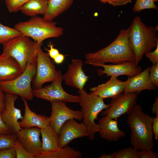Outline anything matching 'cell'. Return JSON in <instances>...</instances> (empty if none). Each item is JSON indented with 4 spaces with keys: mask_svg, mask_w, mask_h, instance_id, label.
I'll return each instance as SVG.
<instances>
[{
    "mask_svg": "<svg viewBox=\"0 0 158 158\" xmlns=\"http://www.w3.org/2000/svg\"><path fill=\"white\" fill-rule=\"evenodd\" d=\"M137 95L136 92L121 93L112 98L110 106L102 112L101 115H106L117 120L122 115L126 114L128 115L136 104Z\"/></svg>",
    "mask_w": 158,
    "mask_h": 158,
    "instance_id": "cell-10",
    "label": "cell"
},
{
    "mask_svg": "<svg viewBox=\"0 0 158 158\" xmlns=\"http://www.w3.org/2000/svg\"><path fill=\"white\" fill-rule=\"evenodd\" d=\"M74 0H49L46 11L43 18L47 21H53L68 10Z\"/></svg>",
    "mask_w": 158,
    "mask_h": 158,
    "instance_id": "cell-22",
    "label": "cell"
},
{
    "mask_svg": "<svg viewBox=\"0 0 158 158\" xmlns=\"http://www.w3.org/2000/svg\"><path fill=\"white\" fill-rule=\"evenodd\" d=\"M16 158V154L14 148L0 150V158Z\"/></svg>",
    "mask_w": 158,
    "mask_h": 158,
    "instance_id": "cell-33",
    "label": "cell"
},
{
    "mask_svg": "<svg viewBox=\"0 0 158 158\" xmlns=\"http://www.w3.org/2000/svg\"><path fill=\"white\" fill-rule=\"evenodd\" d=\"M17 139L28 152L34 156L41 152L40 129L37 127L23 128L16 133Z\"/></svg>",
    "mask_w": 158,
    "mask_h": 158,
    "instance_id": "cell-14",
    "label": "cell"
},
{
    "mask_svg": "<svg viewBox=\"0 0 158 158\" xmlns=\"http://www.w3.org/2000/svg\"><path fill=\"white\" fill-rule=\"evenodd\" d=\"M48 46L50 47V49H46V50L48 51V54L49 57L53 59L59 53V51L57 49L54 47V45L50 42Z\"/></svg>",
    "mask_w": 158,
    "mask_h": 158,
    "instance_id": "cell-38",
    "label": "cell"
},
{
    "mask_svg": "<svg viewBox=\"0 0 158 158\" xmlns=\"http://www.w3.org/2000/svg\"><path fill=\"white\" fill-rule=\"evenodd\" d=\"M152 128L154 137L155 139L157 140L158 139V115H156L155 117H153Z\"/></svg>",
    "mask_w": 158,
    "mask_h": 158,
    "instance_id": "cell-37",
    "label": "cell"
},
{
    "mask_svg": "<svg viewBox=\"0 0 158 158\" xmlns=\"http://www.w3.org/2000/svg\"><path fill=\"white\" fill-rule=\"evenodd\" d=\"M65 58L64 55L59 53L54 59L55 62L57 64H60L63 61Z\"/></svg>",
    "mask_w": 158,
    "mask_h": 158,
    "instance_id": "cell-42",
    "label": "cell"
},
{
    "mask_svg": "<svg viewBox=\"0 0 158 158\" xmlns=\"http://www.w3.org/2000/svg\"><path fill=\"white\" fill-rule=\"evenodd\" d=\"M17 140L16 134H0V150L14 148Z\"/></svg>",
    "mask_w": 158,
    "mask_h": 158,
    "instance_id": "cell-27",
    "label": "cell"
},
{
    "mask_svg": "<svg viewBox=\"0 0 158 158\" xmlns=\"http://www.w3.org/2000/svg\"><path fill=\"white\" fill-rule=\"evenodd\" d=\"M126 122L130 130L132 146L138 150H152L154 146L153 117L136 104L128 115Z\"/></svg>",
    "mask_w": 158,
    "mask_h": 158,
    "instance_id": "cell-2",
    "label": "cell"
},
{
    "mask_svg": "<svg viewBox=\"0 0 158 158\" xmlns=\"http://www.w3.org/2000/svg\"><path fill=\"white\" fill-rule=\"evenodd\" d=\"M115 158H139L138 150L130 147L115 152Z\"/></svg>",
    "mask_w": 158,
    "mask_h": 158,
    "instance_id": "cell-29",
    "label": "cell"
},
{
    "mask_svg": "<svg viewBox=\"0 0 158 158\" xmlns=\"http://www.w3.org/2000/svg\"><path fill=\"white\" fill-rule=\"evenodd\" d=\"M128 41L138 65L144 55L150 52L158 45V37L155 27L146 25L139 16L130 25Z\"/></svg>",
    "mask_w": 158,
    "mask_h": 158,
    "instance_id": "cell-3",
    "label": "cell"
},
{
    "mask_svg": "<svg viewBox=\"0 0 158 158\" xmlns=\"http://www.w3.org/2000/svg\"><path fill=\"white\" fill-rule=\"evenodd\" d=\"M11 132L6 125L4 122L0 112V134H8Z\"/></svg>",
    "mask_w": 158,
    "mask_h": 158,
    "instance_id": "cell-39",
    "label": "cell"
},
{
    "mask_svg": "<svg viewBox=\"0 0 158 158\" xmlns=\"http://www.w3.org/2000/svg\"><path fill=\"white\" fill-rule=\"evenodd\" d=\"M145 55L152 65L158 63V45L154 51L146 53Z\"/></svg>",
    "mask_w": 158,
    "mask_h": 158,
    "instance_id": "cell-35",
    "label": "cell"
},
{
    "mask_svg": "<svg viewBox=\"0 0 158 158\" xmlns=\"http://www.w3.org/2000/svg\"><path fill=\"white\" fill-rule=\"evenodd\" d=\"M139 158H157L156 153L152 150H138Z\"/></svg>",
    "mask_w": 158,
    "mask_h": 158,
    "instance_id": "cell-34",
    "label": "cell"
},
{
    "mask_svg": "<svg viewBox=\"0 0 158 158\" xmlns=\"http://www.w3.org/2000/svg\"><path fill=\"white\" fill-rule=\"evenodd\" d=\"M29 0H5L6 7L10 13L17 12Z\"/></svg>",
    "mask_w": 158,
    "mask_h": 158,
    "instance_id": "cell-30",
    "label": "cell"
},
{
    "mask_svg": "<svg viewBox=\"0 0 158 158\" xmlns=\"http://www.w3.org/2000/svg\"><path fill=\"white\" fill-rule=\"evenodd\" d=\"M23 71L14 58L2 54L0 55V81L13 80Z\"/></svg>",
    "mask_w": 158,
    "mask_h": 158,
    "instance_id": "cell-20",
    "label": "cell"
},
{
    "mask_svg": "<svg viewBox=\"0 0 158 158\" xmlns=\"http://www.w3.org/2000/svg\"><path fill=\"white\" fill-rule=\"evenodd\" d=\"M150 67H148L133 77H128L127 84L123 91L124 94L136 92L138 94L145 90H155L157 87L151 83L150 80Z\"/></svg>",
    "mask_w": 158,
    "mask_h": 158,
    "instance_id": "cell-16",
    "label": "cell"
},
{
    "mask_svg": "<svg viewBox=\"0 0 158 158\" xmlns=\"http://www.w3.org/2000/svg\"><path fill=\"white\" fill-rule=\"evenodd\" d=\"M68 66L67 71L63 75V80L67 85L81 90L88 80L89 76L85 74L83 69L82 60L73 59Z\"/></svg>",
    "mask_w": 158,
    "mask_h": 158,
    "instance_id": "cell-15",
    "label": "cell"
},
{
    "mask_svg": "<svg viewBox=\"0 0 158 158\" xmlns=\"http://www.w3.org/2000/svg\"><path fill=\"white\" fill-rule=\"evenodd\" d=\"M115 152L111 154H107L102 153L99 157V158H115Z\"/></svg>",
    "mask_w": 158,
    "mask_h": 158,
    "instance_id": "cell-43",
    "label": "cell"
},
{
    "mask_svg": "<svg viewBox=\"0 0 158 158\" xmlns=\"http://www.w3.org/2000/svg\"><path fill=\"white\" fill-rule=\"evenodd\" d=\"M117 77H111L110 79L106 83L90 88L91 92L103 99L112 98L122 93L124 91L127 80L123 81Z\"/></svg>",
    "mask_w": 158,
    "mask_h": 158,
    "instance_id": "cell-18",
    "label": "cell"
},
{
    "mask_svg": "<svg viewBox=\"0 0 158 158\" xmlns=\"http://www.w3.org/2000/svg\"><path fill=\"white\" fill-rule=\"evenodd\" d=\"M42 137V152H50L59 149L58 135L51 126L49 125L40 129Z\"/></svg>",
    "mask_w": 158,
    "mask_h": 158,
    "instance_id": "cell-23",
    "label": "cell"
},
{
    "mask_svg": "<svg viewBox=\"0 0 158 158\" xmlns=\"http://www.w3.org/2000/svg\"><path fill=\"white\" fill-rule=\"evenodd\" d=\"M150 80L151 83L155 87L158 86V63L153 64L150 70Z\"/></svg>",
    "mask_w": 158,
    "mask_h": 158,
    "instance_id": "cell-32",
    "label": "cell"
},
{
    "mask_svg": "<svg viewBox=\"0 0 158 158\" xmlns=\"http://www.w3.org/2000/svg\"><path fill=\"white\" fill-rule=\"evenodd\" d=\"M5 109V94L0 86V112H3Z\"/></svg>",
    "mask_w": 158,
    "mask_h": 158,
    "instance_id": "cell-40",
    "label": "cell"
},
{
    "mask_svg": "<svg viewBox=\"0 0 158 158\" xmlns=\"http://www.w3.org/2000/svg\"><path fill=\"white\" fill-rule=\"evenodd\" d=\"M35 158H80L82 157L81 152L67 145L60 147L56 150L50 152H42Z\"/></svg>",
    "mask_w": 158,
    "mask_h": 158,
    "instance_id": "cell-24",
    "label": "cell"
},
{
    "mask_svg": "<svg viewBox=\"0 0 158 158\" xmlns=\"http://www.w3.org/2000/svg\"><path fill=\"white\" fill-rule=\"evenodd\" d=\"M25 107V113L23 118L19 124L21 128H27L37 127L40 129L50 125L49 117L37 114L29 108L26 99L21 98Z\"/></svg>",
    "mask_w": 158,
    "mask_h": 158,
    "instance_id": "cell-21",
    "label": "cell"
},
{
    "mask_svg": "<svg viewBox=\"0 0 158 158\" xmlns=\"http://www.w3.org/2000/svg\"><path fill=\"white\" fill-rule=\"evenodd\" d=\"M50 57L48 53L40 48L37 54L36 72L33 81L34 89L42 87L45 83L53 82L57 78L59 71Z\"/></svg>",
    "mask_w": 158,
    "mask_h": 158,
    "instance_id": "cell-9",
    "label": "cell"
},
{
    "mask_svg": "<svg viewBox=\"0 0 158 158\" xmlns=\"http://www.w3.org/2000/svg\"><path fill=\"white\" fill-rule=\"evenodd\" d=\"M14 148L16 154V158H35L34 156L26 150L18 140L16 142Z\"/></svg>",
    "mask_w": 158,
    "mask_h": 158,
    "instance_id": "cell-31",
    "label": "cell"
},
{
    "mask_svg": "<svg viewBox=\"0 0 158 158\" xmlns=\"http://www.w3.org/2000/svg\"><path fill=\"white\" fill-rule=\"evenodd\" d=\"M58 71L57 78L51 84L44 87L34 89L32 90L34 96L50 102L59 101L78 103L80 101L79 96L69 94L63 89L62 85L63 80V75L60 70Z\"/></svg>",
    "mask_w": 158,
    "mask_h": 158,
    "instance_id": "cell-8",
    "label": "cell"
},
{
    "mask_svg": "<svg viewBox=\"0 0 158 158\" xmlns=\"http://www.w3.org/2000/svg\"><path fill=\"white\" fill-rule=\"evenodd\" d=\"M22 34L15 29L5 26L0 22V44H3Z\"/></svg>",
    "mask_w": 158,
    "mask_h": 158,
    "instance_id": "cell-26",
    "label": "cell"
},
{
    "mask_svg": "<svg viewBox=\"0 0 158 158\" xmlns=\"http://www.w3.org/2000/svg\"><path fill=\"white\" fill-rule=\"evenodd\" d=\"M18 98L17 95L6 93L5 94V109L1 113L3 120L9 129L11 133L16 134L21 128L18 120L22 119L23 116L21 110L15 106V102Z\"/></svg>",
    "mask_w": 158,
    "mask_h": 158,
    "instance_id": "cell-12",
    "label": "cell"
},
{
    "mask_svg": "<svg viewBox=\"0 0 158 158\" xmlns=\"http://www.w3.org/2000/svg\"><path fill=\"white\" fill-rule=\"evenodd\" d=\"M14 28L39 44L42 43L45 39L58 37L63 34V29L57 26L56 22L47 21L36 16L31 17L28 20L17 23Z\"/></svg>",
    "mask_w": 158,
    "mask_h": 158,
    "instance_id": "cell-5",
    "label": "cell"
},
{
    "mask_svg": "<svg viewBox=\"0 0 158 158\" xmlns=\"http://www.w3.org/2000/svg\"><path fill=\"white\" fill-rule=\"evenodd\" d=\"M37 56L27 63L25 70L19 76L10 80L0 81V86L6 93L14 94L30 100L34 95L31 82L37 70Z\"/></svg>",
    "mask_w": 158,
    "mask_h": 158,
    "instance_id": "cell-7",
    "label": "cell"
},
{
    "mask_svg": "<svg viewBox=\"0 0 158 158\" xmlns=\"http://www.w3.org/2000/svg\"><path fill=\"white\" fill-rule=\"evenodd\" d=\"M154 0H136L133 8L135 12H140L142 10L147 9H158Z\"/></svg>",
    "mask_w": 158,
    "mask_h": 158,
    "instance_id": "cell-28",
    "label": "cell"
},
{
    "mask_svg": "<svg viewBox=\"0 0 158 158\" xmlns=\"http://www.w3.org/2000/svg\"><path fill=\"white\" fill-rule=\"evenodd\" d=\"M152 112L158 115V97H157L155 99L153 106L151 108Z\"/></svg>",
    "mask_w": 158,
    "mask_h": 158,
    "instance_id": "cell-41",
    "label": "cell"
},
{
    "mask_svg": "<svg viewBox=\"0 0 158 158\" xmlns=\"http://www.w3.org/2000/svg\"><path fill=\"white\" fill-rule=\"evenodd\" d=\"M154 2L156 1H158V0H154Z\"/></svg>",
    "mask_w": 158,
    "mask_h": 158,
    "instance_id": "cell-45",
    "label": "cell"
},
{
    "mask_svg": "<svg viewBox=\"0 0 158 158\" xmlns=\"http://www.w3.org/2000/svg\"><path fill=\"white\" fill-rule=\"evenodd\" d=\"M103 4H105L107 3V0H99Z\"/></svg>",
    "mask_w": 158,
    "mask_h": 158,
    "instance_id": "cell-44",
    "label": "cell"
},
{
    "mask_svg": "<svg viewBox=\"0 0 158 158\" xmlns=\"http://www.w3.org/2000/svg\"><path fill=\"white\" fill-rule=\"evenodd\" d=\"M80 101L78 103L81 107L83 116V122L86 126L90 140H94L95 134L100 130V125L96 124L95 120L99 114L107 109L109 104H105L104 99L92 92L88 93L84 89L78 90Z\"/></svg>",
    "mask_w": 158,
    "mask_h": 158,
    "instance_id": "cell-4",
    "label": "cell"
},
{
    "mask_svg": "<svg viewBox=\"0 0 158 158\" xmlns=\"http://www.w3.org/2000/svg\"><path fill=\"white\" fill-rule=\"evenodd\" d=\"M1 54L14 58L24 71L28 62L37 56L42 45L23 35L17 36L2 44Z\"/></svg>",
    "mask_w": 158,
    "mask_h": 158,
    "instance_id": "cell-6",
    "label": "cell"
},
{
    "mask_svg": "<svg viewBox=\"0 0 158 158\" xmlns=\"http://www.w3.org/2000/svg\"><path fill=\"white\" fill-rule=\"evenodd\" d=\"M104 69L100 70V73L106 74V77L114 76L116 77L121 75H126L132 77L141 72L142 68L135 63L131 61L125 62L118 64L106 65L101 64Z\"/></svg>",
    "mask_w": 158,
    "mask_h": 158,
    "instance_id": "cell-17",
    "label": "cell"
},
{
    "mask_svg": "<svg viewBox=\"0 0 158 158\" xmlns=\"http://www.w3.org/2000/svg\"><path fill=\"white\" fill-rule=\"evenodd\" d=\"M51 112L49 117L50 125L58 135L60 129L67 121L72 119L81 121L83 119L81 110H73L68 107L66 102L61 101L50 102Z\"/></svg>",
    "mask_w": 158,
    "mask_h": 158,
    "instance_id": "cell-11",
    "label": "cell"
},
{
    "mask_svg": "<svg viewBox=\"0 0 158 158\" xmlns=\"http://www.w3.org/2000/svg\"><path fill=\"white\" fill-rule=\"evenodd\" d=\"M98 122L100 127L99 132L100 137L109 142L118 141L125 136V132L119 128L117 120L105 115L99 119Z\"/></svg>",
    "mask_w": 158,
    "mask_h": 158,
    "instance_id": "cell-19",
    "label": "cell"
},
{
    "mask_svg": "<svg viewBox=\"0 0 158 158\" xmlns=\"http://www.w3.org/2000/svg\"><path fill=\"white\" fill-rule=\"evenodd\" d=\"M87 128L82 122H77L74 119L65 122L61 127L58 134L59 146L63 147L73 140L88 136Z\"/></svg>",
    "mask_w": 158,
    "mask_h": 158,
    "instance_id": "cell-13",
    "label": "cell"
},
{
    "mask_svg": "<svg viewBox=\"0 0 158 158\" xmlns=\"http://www.w3.org/2000/svg\"><path fill=\"white\" fill-rule=\"evenodd\" d=\"M48 0H29L21 8L22 13L31 17L44 15L48 6Z\"/></svg>",
    "mask_w": 158,
    "mask_h": 158,
    "instance_id": "cell-25",
    "label": "cell"
},
{
    "mask_svg": "<svg viewBox=\"0 0 158 158\" xmlns=\"http://www.w3.org/2000/svg\"><path fill=\"white\" fill-rule=\"evenodd\" d=\"M130 28V25L127 29H121L116 39L105 48L86 54L85 63L99 66L107 63L118 64L131 61L135 63V56L128 41Z\"/></svg>",
    "mask_w": 158,
    "mask_h": 158,
    "instance_id": "cell-1",
    "label": "cell"
},
{
    "mask_svg": "<svg viewBox=\"0 0 158 158\" xmlns=\"http://www.w3.org/2000/svg\"><path fill=\"white\" fill-rule=\"evenodd\" d=\"M132 2V0H107V3L114 6L125 5Z\"/></svg>",
    "mask_w": 158,
    "mask_h": 158,
    "instance_id": "cell-36",
    "label": "cell"
}]
</instances>
